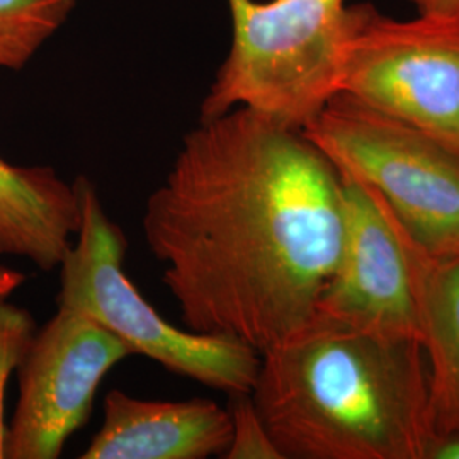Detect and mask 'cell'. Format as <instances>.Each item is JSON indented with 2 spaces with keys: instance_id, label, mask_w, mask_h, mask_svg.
I'll return each mask as SVG.
<instances>
[{
  "instance_id": "8992f818",
  "label": "cell",
  "mask_w": 459,
  "mask_h": 459,
  "mask_svg": "<svg viewBox=\"0 0 459 459\" xmlns=\"http://www.w3.org/2000/svg\"><path fill=\"white\" fill-rule=\"evenodd\" d=\"M339 92L459 155V14L400 21L369 2L347 7Z\"/></svg>"
},
{
  "instance_id": "5b68a950",
  "label": "cell",
  "mask_w": 459,
  "mask_h": 459,
  "mask_svg": "<svg viewBox=\"0 0 459 459\" xmlns=\"http://www.w3.org/2000/svg\"><path fill=\"white\" fill-rule=\"evenodd\" d=\"M301 132L339 172L377 189L430 255L459 257L456 152L344 92Z\"/></svg>"
},
{
  "instance_id": "5bb4252c",
  "label": "cell",
  "mask_w": 459,
  "mask_h": 459,
  "mask_svg": "<svg viewBox=\"0 0 459 459\" xmlns=\"http://www.w3.org/2000/svg\"><path fill=\"white\" fill-rule=\"evenodd\" d=\"M233 434L223 458L227 459H282L273 443L263 419L255 409L250 394H233L231 405Z\"/></svg>"
},
{
  "instance_id": "9c48e42d",
  "label": "cell",
  "mask_w": 459,
  "mask_h": 459,
  "mask_svg": "<svg viewBox=\"0 0 459 459\" xmlns=\"http://www.w3.org/2000/svg\"><path fill=\"white\" fill-rule=\"evenodd\" d=\"M231 413L210 398L147 400L111 390L82 459H206L225 456Z\"/></svg>"
},
{
  "instance_id": "9a60e30c",
  "label": "cell",
  "mask_w": 459,
  "mask_h": 459,
  "mask_svg": "<svg viewBox=\"0 0 459 459\" xmlns=\"http://www.w3.org/2000/svg\"><path fill=\"white\" fill-rule=\"evenodd\" d=\"M26 274L11 269V267H0V301L9 299L16 293L17 290L24 284Z\"/></svg>"
},
{
  "instance_id": "30bf717a",
  "label": "cell",
  "mask_w": 459,
  "mask_h": 459,
  "mask_svg": "<svg viewBox=\"0 0 459 459\" xmlns=\"http://www.w3.org/2000/svg\"><path fill=\"white\" fill-rule=\"evenodd\" d=\"M81 220L77 181L68 184L48 165H14L0 157V255L53 271L74 244Z\"/></svg>"
},
{
  "instance_id": "277c9868",
  "label": "cell",
  "mask_w": 459,
  "mask_h": 459,
  "mask_svg": "<svg viewBox=\"0 0 459 459\" xmlns=\"http://www.w3.org/2000/svg\"><path fill=\"white\" fill-rule=\"evenodd\" d=\"M81 229L60 264L58 307L82 313L134 354L218 392L248 394L261 352L248 345L174 327L148 303L123 271L125 238L108 216L92 182L77 179Z\"/></svg>"
},
{
  "instance_id": "3957f363",
  "label": "cell",
  "mask_w": 459,
  "mask_h": 459,
  "mask_svg": "<svg viewBox=\"0 0 459 459\" xmlns=\"http://www.w3.org/2000/svg\"><path fill=\"white\" fill-rule=\"evenodd\" d=\"M233 39L201 121L248 108L303 130L339 92L345 0H229Z\"/></svg>"
},
{
  "instance_id": "6da1fadb",
  "label": "cell",
  "mask_w": 459,
  "mask_h": 459,
  "mask_svg": "<svg viewBox=\"0 0 459 459\" xmlns=\"http://www.w3.org/2000/svg\"><path fill=\"white\" fill-rule=\"evenodd\" d=\"M142 229L186 328L263 354L316 312L342 247V179L301 130L235 108L187 133Z\"/></svg>"
},
{
  "instance_id": "52a82bcc",
  "label": "cell",
  "mask_w": 459,
  "mask_h": 459,
  "mask_svg": "<svg viewBox=\"0 0 459 459\" xmlns=\"http://www.w3.org/2000/svg\"><path fill=\"white\" fill-rule=\"evenodd\" d=\"M133 356L109 330L58 307L17 368L19 396L7 427L5 459H55L87 422L100 381Z\"/></svg>"
},
{
  "instance_id": "7c38bea8",
  "label": "cell",
  "mask_w": 459,
  "mask_h": 459,
  "mask_svg": "<svg viewBox=\"0 0 459 459\" xmlns=\"http://www.w3.org/2000/svg\"><path fill=\"white\" fill-rule=\"evenodd\" d=\"M79 0H0V68L21 70Z\"/></svg>"
},
{
  "instance_id": "2e32d148",
  "label": "cell",
  "mask_w": 459,
  "mask_h": 459,
  "mask_svg": "<svg viewBox=\"0 0 459 459\" xmlns=\"http://www.w3.org/2000/svg\"><path fill=\"white\" fill-rule=\"evenodd\" d=\"M419 13L459 14V0H409Z\"/></svg>"
},
{
  "instance_id": "e0dca14e",
  "label": "cell",
  "mask_w": 459,
  "mask_h": 459,
  "mask_svg": "<svg viewBox=\"0 0 459 459\" xmlns=\"http://www.w3.org/2000/svg\"><path fill=\"white\" fill-rule=\"evenodd\" d=\"M432 459H459V439L443 441L436 447Z\"/></svg>"
},
{
  "instance_id": "ba28073f",
  "label": "cell",
  "mask_w": 459,
  "mask_h": 459,
  "mask_svg": "<svg viewBox=\"0 0 459 459\" xmlns=\"http://www.w3.org/2000/svg\"><path fill=\"white\" fill-rule=\"evenodd\" d=\"M339 174L342 247L316 312L377 337L420 344L415 240L377 189Z\"/></svg>"
},
{
  "instance_id": "8fae6325",
  "label": "cell",
  "mask_w": 459,
  "mask_h": 459,
  "mask_svg": "<svg viewBox=\"0 0 459 459\" xmlns=\"http://www.w3.org/2000/svg\"><path fill=\"white\" fill-rule=\"evenodd\" d=\"M415 278L432 420L441 441L459 439V257L415 242Z\"/></svg>"
},
{
  "instance_id": "4fadbf2b",
  "label": "cell",
  "mask_w": 459,
  "mask_h": 459,
  "mask_svg": "<svg viewBox=\"0 0 459 459\" xmlns=\"http://www.w3.org/2000/svg\"><path fill=\"white\" fill-rule=\"evenodd\" d=\"M33 315L9 303L0 301V459L5 458V436L7 427L4 424V394L11 375L17 371L24 359L36 333Z\"/></svg>"
},
{
  "instance_id": "7a4b0ae2",
  "label": "cell",
  "mask_w": 459,
  "mask_h": 459,
  "mask_svg": "<svg viewBox=\"0 0 459 459\" xmlns=\"http://www.w3.org/2000/svg\"><path fill=\"white\" fill-rule=\"evenodd\" d=\"M250 398L282 459H432L422 345L315 312L265 349Z\"/></svg>"
}]
</instances>
